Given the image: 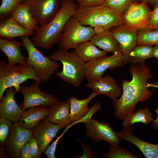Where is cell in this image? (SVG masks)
<instances>
[{"label":"cell","instance_id":"cell-28","mask_svg":"<svg viewBox=\"0 0 158 158\" xmlns=\"http://www.w3.org/2000/svg\"><path fill=\"white\" fill-rule=\"evenodd\" d=\"M153 47L147 45L136 46L130 52L127 63L142 64L146 60L152 57Z\"/></svg>","mask_w":158,"mask_h":158},{"label":"cell","instance_id":"cell-44","mask_svg":"<svg viewBox=\"0 0 158 158\" xmlns=\"http://www.w3.org/2000/svg\"><path fill=\"white\" fill-rule=\"evenodd\" d=\"M152 57H155L158 60V45H156L153 48Z\"/></svg>","mask_w":158,"mask_h":158},{"label":"cell","instance_id":"cell-2","mask_svg":"<svg viewBox=\"0 0 158 158\" xmlns=\"http://www.w3.org/2000/svg\"><path fill=\"white\" fill-rule=\"evenodd\" d=\"M60 9L53 19L35 31L31 39L37 47L50 49L58 43L64 27L78 6L73 0H59Z\"/></svg>","mask_w":158,"mask_h":158},{"label":"cell","instance_id":"cell-24","mask_svg":"<svg viewBox=\"0 0 158 158\" xmlns=\"http://www.w3.org/2000/svg\"><path fill=\"white\" fill-rule=\"evenodd\" d=\"M14 19L23 27L35 31L39 27L32 17L29 5L22 2L13 11L11 16Z\"/></svg>","mask_w":158,"mask_h":158},{"label":"cell","instance_id":"cell-11","mask_svg":"<svg viewBox=\"0 0 158 158\" xmlns=\"http://www.w3.org/2000/svg\"><path fill=\"white\" fill-rule=\"evenodd\" d=\"M152 11L147 4L141 2H133L123 14L124 25L138 30L147 28Z\"/></svg>","mask_w":158,"mask_h":158},{"label":"cell","instance_id":"cell-17","mask_svg":"<svg viewBox=\"0 0 158 158\" xmlns=\"http://www.w3.org/2000/svg\"><path fill=\"white\" fill-rule=\"evenodd\" d=\"M87 87L99 95H103L112 100L121 96L122 91L115 78L110 75L102 77L92 82H88Z\"/></svg>","mask_w":158,"mask_h":158},{"label":"cell","instance_id":"cell-12","mask_svg":"<svg viewBox=\"0 0 158 158\" xmlns=\"http://www.w3.org/2000/svg\"><path fill=\"white\" fill-rule=\"evenodd\" d=\"M84 123L86 126L85 134L93 141L97 142L104 140L108 143H120L121 140L110 124L100 122L91 118Z\"/></svg>","mask_w":158,"mask_h":158},{"label":"cell","instance_id":"cell-42","mask_svg":"<svg viewBox=\"0 0 158 158\" xmlns=\"http://www.w3.org/2000/svg\"><path fill=\"white\" fill-rule=\"evenodd\" d=\"M141 2L150 5L154 8L158 6V0H142Z\"/></svg>","mask_w":158,"mask_h":158},{"label":"cell","instance_id":"cell-34","mask_svg":"<svg viewBox=\"0 0 158 158\" xmlns=\"http://www.w3.org/2000/svg\"><path fill=\"white\" fill-rule=\"evenodd\" d=\"M28 141L30 144L31 154L33 158L40 157L42 153L36 138L32 136L29 139Z\"/></svg>","mask_w":158,"mask_h":158},{"label":"cell","instance_id":"cell-47","mask_svg":"<svg viewBox=\"0 0 158 158\" xmlns=\"http://www.w3.org/2000/svg\"><path fill=\"white\" fill-rule=\"evenodd\" d=\"M73 0L74 1H76V0Z\"/></svg>","mask_w":158,"mask_h":158},{"label":"cell","instance_id":"cell-38","mask_svg":"<svg viewBox=\"0 0 158 158\" xmlns=\"http://www.w3.org/2000/svg\"><path fill=\"white\" fill-rule=\"evenodd\" d=\"M106 0H76L79 6L90 7L99 6L103 4Z\"/></svg>","mask_w":158,"mask_h":158},{"label":"cell","instance_id":"cell-31","mask_svg":"<svg viewBox=\"0 0 158 158\" xmlns=\"http://www.w3.org/2000/svg\"><path fill=\"white\" fill-rule=\"evenodd\" d=\"M132 2V0H106L102 5L123 15Z\"/></svg>","mask_w":158,"mask_h":158},{"label":"cell","instance_id":"cell-39","mask_svg":"<svg viewBox=\"0 0 158 158\" xmlns=\"http://www.w3.org/2000/svg\"><path fill=\"white\" fill-rule=\"evenodd\" d=\"M101 107V104L99 102H96L95 103L93 106L90 108V109L85 116L81 119H80L78 123L80 122H84L88 120L91 118V116L97 110H99Z\"/></svg>","mask_w":158,"mask_h":158},{"label":"cell","instance_id":"cell-21","mask_svg":"<svg viewBox=\"0 0 158 158\" xmlns=\"http://www.w3.org/2000/svg\"><path fill=\"white\" fill-rule=\"evenodd\" d=\"M22 46H23L22 42L0 37V49L7 56V63L9 64H24L27 63V58L21 52L20 47Z\"/></svg>","mask_w":158,"mask_h":158},{"label":"cell","instance_id":"cell-15","mask_svg":"<svg viewBox=\"0 0 158 158\" xmlns=\"http://www.w3.org/2000/svg\"><path fill=\"white\" fill-rule=\"evenodd\" d=\"M61 128V126L45 118L31 130L32 136L37 139L42 153H44L49 143Z\"/></svg>","mask_w":158,"mask_h":158},{"label":"cell","instance_id":"cell-29","mask_svg":"<svg viewBox=\"0 0 158 158\" xmlns=\"http://www.w3.org/2000/svg\"><path fill=\"white\" fill-rule=\"evenodd\" d=\"M137 31V45H158V28L153 29L145 28Z\"/></svg>","mask_w":158,"mask_h":158},{"label":"cell","instance_id":"cell-45","mask_svg":"<svg viewBox=\"0 0 158 158\" xmlns=\"http://www.w3.org/2000/svg\"><path fill=\"white\" fill-rule=\"evenodd\" d=\"M147 87H152L158 89V83L156 82L153 83H147Z\"/></svg>","mask_w":158,"mask_h":158},{"label":"cell","instance_id":"cell-37","mask_svg":"<svg viewBox=\"0 0 158 158\" xmlns=\"http://www.w3.org/2000/svg\"><path fill=\"white\" fill-rule=\"evenodd\" d=\"M147 28L153 29L158 28V6L152 11Z\"/></svg>","mask_w":158,"mask_h":158},{"label":"cell","instance_id":"cell-13","mask_svg":"<svg viewBox=\"0 0 158 158\" xmlns=\"http://www.w3.org/2000/svg\"><path fill=\"white\" fill-rule=\"evenodd\" d=\"M110 30L120 44L123 61L126 64L130 52L137 44V30L124 25L113 28Z\"/></svg>","mask_w":158,"mask_h":158},{"label":"cell","instance_id":"cell-5","mask_svg":"<svg viewBox=\"0 0 158 158\" xmlns=\"http://www.w3.org/2000/svg\"><path fill=\"white\" fill-rule=\"evenodd\" d=\"M29 79L34 80L38 83L41 82L33 68L27 63L11 65L0 60V101L7 89L13 87L16 92H20V85Z\"/></svg>","mask_w":158,"mask_h":158},{"label":"cell","instance_id":"cell-36","mask_svg":"<svg viewBox=\"0 0 158 158\" xmlns=\"http://www.w3.org/2000/svg\"><path fill=\"white\" fill-rule=\"evenodd\" d=\"M80 144L84 150L83 154L81 156L76 155L75 158H95L98 154L97 152L93 151L88 145L85 144L82 142H81Z\"/></svg>","mask_w":158,"mask_h":158},{"label":"cell","instance_id":"cell-41","mask_svg":"<svg viewBox=\"0 0 158 158\" xmlns=\"http://www.w3.org/2000/svg\"><path fill=\"white\" fill-rule=\"evenodd\" d=\"M93 28L95 35H102L107 30L103 26L100 25L95 26Z\"/></svg>","mask_w":158,"mask_h":158},{"label":"cell","instance_id":"cell-33","mask_svg":"<svg viewBox=\"0 0 158 158\" xmlns=\"http://www.w3.org/2000/svg\"><path fill=\"white\" fill-rule=\"evenodd\" d=\"M24 0H2L0 6V18L11 16L14 9Z\"/></svg>","mask_w":158,"mask_h":158},{"label":"cell","instance_id":"cell-25","mask_svg":"<svg viewBox=\"0 0 158 158\" xmlns=\"http://www.w3.org/2000/svg\"><path fill=\"white\" fill-rule=\"evenodd\" d=\"M74 49L80 58L86 63L106 56L107 53L99 49L90 40L80 43Z\"/></svg>","mask_w":158,"mask_h":158},{"label":"cell","instance_id":"cell-8","mask_svg":"<svg viewBox=\"0 0 158 158\" xmlns=\"http://www.w3.org/2000/svg\"><path fill=\"white\" fill-rule=\"evenodd\" d=\"M125 65L121 51H117L109 56L104 57L86 63L85 78L88 82L102 77L106 71H112Z\"/></svg>","mask_w":158,"mask_h":158},{"label":"cell","instance_id":"cell-14","mask_svg":"<svg viewBox=\"0 0 158 158\" xmlns=\"http://www.w3.org/2000/svg\"><path fill=\"white\" fill-rule=\"evenodd\" d=\"M32 136L31 130L20 127L18 122H13L5 144V150L12 158H20V152L24 144Z\"/></svg>","mask_w":158,"mask_h":158},{"label":"cell","instance_id":"cell-6","mask_svg":"<svg viewBox=\"0 0 158 158\" xmlns=\"http://www.w3.org/2000/svg\"><path fill=\"white\" fill-rule=\"evenodd\" d=\"M21 39L28 53L27 63L33 68L41 82H47L59 68V64L43 54L28 36L21 37Z\"/></svg>","mask_w":158,"mask_h":158},{"label":"cell","instance_id":"cell-22","mask_svg":"<svg viewBox=\"0 0 158 158\" xmlns=\"http://www.w3.org/2000/svg\"><path fill=\"white\" fill-rule=\"evenodd\" d=\"M50 111L48 106L41 105L30 108L21 116L19 125L25 129L31 130L48 115Z\"/></svg>","mask_w":158,"mask_h":158},{"label":"cell","instance_id":"cell-7","mask_svg":"<svg viewBox=\"0 0 158 158\" xmlns=\"http://www.w3.org/2000/svg\"><path fill=\"white\" fill-rule=\"evenodd\" d=\"M95 34L93 27L85 26L73 16L68 20L58 42L59 49H75L78 44L89 41Z\"/></svg>","mask_w":158,"mask_h":158},{"label":"cell","instance_id":"cell-9","mask_svg":"<svg viewBox=\"0 0 158 158\" xmlns=\"http://www.w3.org/2000/svg\"><path fill=\"white\" fill-rule=\"evenodd\" d=\"M28 4L32 15L39 27L51 20L59 12V0H24Z\"/></svg>","mask_w":158,"mask_h":158},{"label":"cell","instance_id":"cell-43","mask_svg":"<svg viewBox=\"0 0 158 158\" xmlns=\"http://www.w3.org/2000/svg\"><path fill=\"white\" fill-rule=\"evenodd\" d=\"M154 111L157 115V117L152 122V125L154 128L156 130L158 131V108H156L154 109Z\"/></svg>","mask_w":158,"mask_h":158},{"label":"cell","instance_id":"cell-30","mask_svg":"<svg viewBox=\"0 0 158 158\" xmlns=\"http://www.w3.org/2000/svg\"><path fill=\"white\" fill-rule=\"evenodd\" d=\"M110 148L107 153L101 154L105 158H140L142 157L139 155L133 154L127 149L119 146L118 144L111 143H108Z\"/></svg>","mask_w":158,"mask_h":158},{"label":"cell","instance_id":"cell-40","mask_svg":"<svg viewBox=\"0 0 158 158\" xmlns=\"http://www.w3.org/2000/svg\"><path fill=\"white\" fill-rule=\"evenodd\" d=\"M20 158H33L28 141L24 144L20 150Z\"/></svg>","mask_w":158,"mask_h":158},{"label":"cell","instance_id":"cell-1","mask_svg":"<svg viewBox=\"0 0 158 158\" xmlns=\"http://www.w3.org/2000/svg\"><path fill=\"white\" fill-rule=\"evenodd\" d=\"M131 80L123 79L121 83L122 93L118 98L112 100L115 116L122 120L135 111L138 102L143 103L150 99L153 92L147 89L148 80L153 78L150 67L145 63L132 64L130 68Z\"/></svg>","mask_w":158,"mask_h":158},{"label":"cell","instance_id":"cell-20","mask_svg":"<svg viewBox=\"0 0 158 158\" xmlns=\"http://www.w3.org/2000/svg\"><path fill=\"white\" fill-rule=\"evenodd\" d=\"M0 22V36L7 40L24 36L33 35L35 31L19 24L11 16L2 18Z\"/></svg>","mask_w":158,"mask_h":158},{"label":"cell","instance_id":"cell-32","mask_svg":"<svg viewBox=\"0 0 158 158\" xmlns=\"http://www.w3.org/2000/svg\"><path fill=\"white\" fill-rule=\"evenodd\" d=\"M13 123L11 121L5 118L0 117V144L4 146L9 136Z\"/></svg>","mask_w":158,"mask_h":158},{"label":"cell","instance_id":"cell-26","mask_svg":"<svg viewBox=\"0 0 158 158\" xmlns=\"http://www.w3.org/2000/svg\"><path fill=\"white\" fill-rule=\"evenodd\" d=\"M95 46L107 53L121 51L119 43L114 38L110 30L100 35H95L90 40Z\"/></svg>","mask_w":158,"mask_h":158},{"label":"cell","instance_id":"cell-35","mask_svg":"<svg viewBox=\"0 0 158 158\" xmlns=\"http://www.w3.org/2000/svg\"><path fill=\"white\" fill-rule=\"evenodd\" d=\"M68 129V128L66 127V129L63 130L62 134L58 137L56 140L50 145L48 147L44 153L48 158H55V152L58 142L59 139L63 136L66 131Z\"/></svg>","mask_w":158,"mask_h":158},{"label":"cell","instance_id":"cell-18","mask_svg":"<svg viewBox=\"0 0 158 158\" xmlns=\"http://www.w3.org/2000/svg\"><path fill=\"white\" fill-rule=\"evenodd\" d=\"M16 92L13 87L8 88L0 102V117L13 122H18L21 116L25 111L22 109L15 101L14 96Z\"/></svg>","mask_w":158,"mask_h":158},{"label":"cell","instance_id":"cell-23","mask_svg":"<svg viewBox=\"0 0 158 158\" xmlns=\"http://www.w3.org/2000/svg\"><path fill=\"white\" fill-rule=\"evenodd\" d=\"M99 94L92 92L87 98L78 99L75 97H70L68 99L70 102V118L71 122L70 128L73 125L78 123L88 111L90 108L88 105L89 102Z\"/></svg>","mask_w":158,"mask_h":158},{"label":"cell","instance_id":"cell-19","mask_svg":"<svg viewBox=\"0 0 158 158\" xmlns=\"http://www.w3.org/2000/svg\"><path fill=\"white\" fill-rule=\"evenodd\" d=\"M49 113L46 118L48 121L61 126H69L71 122L70 118V102L69 100L57 102L50 106Z\"/></svg>","mask_w":158,"mask_h":158},{"label":"cell","instance_id":"cell-4","mask_svg":"<svg viewBox=\"0 0 158 158\" xmlns=\"http://www.w3.org/2000/svg\"><path fill=\"white\" fill-rule=\"evenodd\" d=\"M48 57L62 64L61 71L56 72V76L76 87L80 86L85 78L86 62L80 58L75 50L69 51L59 49Z\"/></svg>","mask_w":158,"mask_h":158},{"label":"cell","instance_id":"cell-46","mask_svg":"<svg viewBox=\"0 0 158 158\" xmlns=\"http://www.w3.org/2000/svg\"><path fill=\"white\" fill-rule=\"evenodd\" d=\"M133 2H141L142 0H132Z\"/></svg>","mask_w":158,"mask_h":158},{"label":"cell","instance_id":"cell-3","mask_svg":"<svg viewBox=\"0 0 158 158\" xmlns=\"http://www.w3.org/2000/svg\"><path fill=\"white\" fill-rule=\"evenodd\" d=\"M73 16L84 26L100 25L107 30L124 25L122 14L103 5L90 7L78 5Z\"/></svg>","mask_w":158,"mask_h":158},{"label":"cell","instance_id":"cell-16","mask_svg":"<svg viewBox=\"0 0 158 158\" xmlns=\"http://www.w3.org/2000/svg\"><path fill=\"white\" fill-rule=\"evenodd\" d=\"M133 127L129 125L123 128L117 134L120 140L127 141L137 147L146 158H158V144L144 141L135 136Z\"/></svg>","mask_w":158,"mask_h":158},{"label":"cell","instance_id":"cell-27","mask_svg":"<svg viewBox=\"0 0 158 158\" xmlns=\"http://www.w3.org/2000/svg\"><path fill=\"white\" fill-rule=\"evenodd\" d=\"M154 120L152 114L147 107L140 108L126 116L122 120L123 127L133 124L135 123L140 122L145 125H149Z\"/></svg>","mask_w":158,"mask_h":158},{"label":"cell","instance_id":"cell-10","mask_svg":"<svg viewBox=\"0 0 158 158\" xmlns=\"http://www.w3.org/2000/svg\"><path fill=\"white\" fill-rule=\"evenodd\" d=\"M39 84L36 82L30 86H21L20 92L24 98L23 102L19 106L22 109L25 110L39 105L50 106L58 102V99L51 94L42 91L39 87Z\"/></svg>","mask_w":158,"mask_h":158}]
</instances>
